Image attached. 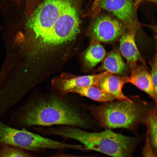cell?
Instances as JSON below:
<instances>
[{"label":"cell","mask_w":157,"mask_h":157,"mask_svg":"<svg viewBox=\"0 0 157 157\" xmlns=\"http://www.w3.org/2000/svg\"><path fill=\"white\" fill-rule=\"evenodd\" d=\"M78 98L73 93L61 96L51 89L44 93L33 92L11 115L10 126L18 129L67 125L92 129L96 122Z\"/></svg>","instance_id":"6da1fadb"},{"label":"cell","mask_w":157,"mask_h":157,"mask_svg":"<svg viewBox=\"0 0 157 157\" xmlns=\"http://www.w3.org/2000/svg\"><path fill=\"white\" fill-rule=\"evenodd\" d=\"M131 98L130 101L117 99L99 105L83 103V105L105 128L133 130L139 124L144 123L145 116L151 108L138 97Z\"/></svg>","instance_id":"7a4b0ae2"},{"label":"cell","mask_w":157,"mask_h":157,"mask_svg":"<svg viewBox=\"0 0 157 157\" xmlns=\"http://www.w3.org/2000/svg\"><path fill=\"white\" fill-rule=\"evenodd\" d=\"M145 136L130 137L106 129L100 132L85 131L82 143L86 151L101 152L111 157H133L138 146Z\"/></svg>","instance_id":"3957f363"},{"label":"cell","mask_w":157,"mask_h":157,"mask_svg":"<svg viewBox=\"0 0 157 157\" xmlns=\"http://www.w3.org/2000/svg\"><path fill=\"white\" fill-rule=\"evenodd\" d=\"M9 145L39 152L46 149L63 150L74 149L75 144L57 141L7 125L0 121V146Z\"/></svg>","instance_id":"277c9868"},{"label":"cell","mask_w":157,"mask_h":157,"mask_svg":"<svg viewBox=\"0 0 157 157\" xmlns=\"http://www.w3.org/2000/svg\"><path fill=\"white\" fill-rule=\"evenodd\" d=\"M79 24L76 10L65 1L63 9L52 28L40 39L41 44L48 48L71 40L77 34Z\"/></svg>","instance_id":"5b68a950"},{"label":"cell","mask_w":157,"mask_h":157,"mask_svg":"<svg viewBox=\"0 0 157 157\" xmlns=\"http://www.w3.org/2000/svg\"><path fill=\"white\" fill-rule=\"evenodd\" d=\"M65 1L46 0L32 11L27 24L36 37L40 39L51 30L63 9Z\"/></svg>","instance_id":"8992f818"},{"label":"cell","mask_w":157,"mask_h":157,"mask_svg":"<svg viewBox=\"0 0 157 157\" xmlns=\"http://www.w3.org/2000/svg\"><path fill=\"white\" fill-rule=\"evenodd\" d=\"M101 8L115 16L128 30L136 32L140 27L132 0H103Z\"/></svg>","instance_id":"52a82bcc"},{"label":"cell","mask_w":157,"mask_h":157,"mask_svg":"<svg viewBox=\"0 0 157 157\" xmlns=\"http://www.w3.org/2000/svg\"><path fill=\"white\" fill-rule=\"evenodd\" d=\"M124 25L117 19L109 15H104L98 17L91 27L92 40L99 42H113L125 31Z\"/></svg>","instance_id":"ba28073f"},{"label":"cell","mask_w":157,"mask_h":157,"mask_svg":"<svg viewBox=\"0 0 157 157\" xmlns=\"http://www.w3.org/2000/svg\"><path fill=\"white\" fill-rule=\"evenodd\" d=\"M111 73L105 71L98 74L79 76H64L54 78L51 81V89L60 96L72 93L74 90L97 85L100 80Z\"/></svg>","instance_id":"9c48e42d"},{"label":"cell","mask_w":157,"mask_h":157,"mask_svg":"<svg viewBox=\"0 0 157 157\" xmlns=\"http://www.w3.org/2000/svg\"><path fill=\"white\" fill-rule=\"evenodd\" d=\"M131 71L128 82L147 93L157 104V91L155 90L150 73L144 66L137 65Z\"/></svg>","instance_id":"30bf717a"},{"label":"cell","mask_w":157,"mask_h":157,"mask_svg":"<svg viewBox=\"0 0 157 157\" xmlns=\"http://www.w3.org/2000/svg\"><path fill=\"white\" fill-rule=\"evenodd\" d=\"M136 33L127 30L120 36L119 39L120 51L126 59L131 70L135 67L141 60L135 40Z\"/></svg>","instance_id":"8fae6325"},{"label":"cell","mask_w":157,"mask_h":157,"mask_svg":"<svg viewBox=\"0 0 157 157\" xmlns=\"http://www.w3.org/2000/svg\"><path fill=\"white\" fill-rule=\"evenodd\" d=\"M127 83H128V76L110 74L103 77L95 86L117 99L130 101L131 98L125 96L122 91L124 85Z\"/></svg>","instance_id":"7c38bea8"},{"label":"cell","mask_w":157,"mask_h":157,"mask_svg":"<svg viewBox=\"0 0 157 157\" xmlns=\"http://www.w3.org/2000/svg\"><path fill=\"white\" fill-rule=\"evenodd\" d=\"M127 68L119 53L116 51L109 53L105 57L98 70H105L115 75L126 76Z\"/></svg>","instance_id":"4fadbf2b"},{"label":"cell","mask_w":157,"mask_h":157,"mask_svg":"<svg viewBox=\"0 0 157 157\" xmlns=\"http://www.w3.org/2000/svg\"><path fill=\"white\" fill-rule=\"evenodd\" d=\"M106 55V50L100 42L92 40L84 54L85 64L88 67L93 68L104 59Z\"/></svg>","instance_id":"5bb4252c"},{"label":"cell","mask_w":157,"mask_h":157,"mask_svg":"<svg viewBox=\"0 0 157 157\" xmlns=\"http://www.w3.org/2000/svg\"><path fill=\"white\" fill-rule=\"evenodd\" d=\"M72 93L100 102L105 103L117 100L114 97L105 92L96 86L77 88L73 90Z\"/></svg>","instance_id":"9a60e30c"},{"label":"cell","mask_w":157,"mask_h":157,"mask_svg":"<svg viewBox=\"0 0 157 157\" xmlns=\"http://www.w3.org/2000/svg\"><path fill=\"white\" fill-rule=\"evenodd\" d=\"M157 104L152 107L147 112L144 119L150 144L154 152L157 153Z\"/></svg>","instance_id":"2e32d148"},{"label":"cell","mask_w":157,"mask_h":157,"mask_svg":"<svg viewBox=\"0 0 157 157\" xmlns=\"http://www.w3.org/2000/svg\"><path fill=\"white\" fill-rule=\"evenodd\" d=\"M0 157H37L20 148L9 145L0 146Z\"/></svg>","instance_id":"e0dca14e"},{"label":"cell","mask_w":157,"mask_h":157,"mask_svg":"<svg viewBox=\"0 0 157 157\" xmlns=\"http://www.w3.org/2000/svg\"><path fill=\"white\" fill-rule=\"evenodd\" d=\"M144 144L142 149V157H157V153L153 151L151 146L149 134L147 131L145 135Z\"/></svg>","instance_id":"ac0fdd59"},{"label":"cell","mask_w":157,"mask_h":157,"mask_svg":"<svg viewBox=\"0 0 157 157\" xmlns=\"http://www.w3.org/2000/svg\"><path fill=\"white\" fill-rule=\"evenodd\" d=\"M157 54H156L153 61L151 64L150 73L155 90L157 91Z\"/></svg>","instance_id":"d6986e66"},{"label":"cell","mask_w":157,"mask_h":157,"mask_svg":"<svg viewBox=\"0 0 157 157\" xmlns=\"http://www.w3.org/2000/svg\"><path fill=\"white\" fill-rule=\"evenodd\" d=\"M103 0H94L90 10L89 15L90 16L94 17L101 10V4Z\"/></svg>","instance_id":"ffe728a7"},{"label":"cell","mask_w":157,"mask_h":157,"mask_svg":"<svg viewBox=\"0 0 157 157\" xmlns=\"http://www.w3.org/2000/svg\"><path fill=\"white\" fill-rule=\"evenodd\" d=\"M48 157H107L106 156H76L73 155L62 152L57 153L54 154L49 156Z\"/></svg>","instance_id":"44dd1931"},{"label":"cell","mask_w":157,"mask_h":157,"mask_svg":"<svg viewBox=\"0 0 157 157\" xmlns=\"http://www.w3.org/2000/svg\"><path fill=\"white\" fill-rule=\"evenodd\" d=\"M135 8L137 9L139 5L142 2L147 1L156 4L157 0H132Z\"/></svg>","instance_id":"7402d4cb"},{"label":"cell","mask_w":157,"mask_h":157,"mask_svg":"<svg viewBox=\"0 0 157 157\" xmlns=\"http://www.w3.org/2000/svg\"><path fill=\"white\" fill-rule=\"evenodd\" d=\"M25 1L28 2L29 1H31L32 0H24Z\"/></svg>","instance_id":"603a6c76"},{"label":"cell","mask_w":157,"mask_h":157,"mask_svg":"<svg viewBox=\"0 0 157 157\" xmlns=\"http://www.w3.org/2000/svg\"></svg>","instance_id":"cb8c5ba5"}]
</instances>
